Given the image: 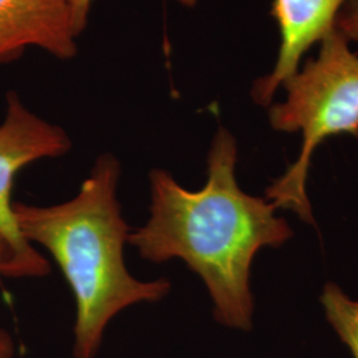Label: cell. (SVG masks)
Masks as SVG:
<instances>
[{"label":"cell","instance_id":"obj_1","mask_svg":"<svg viewBox=\"0 0 358 358\" xmlns=\"http://www.w3.org/2000/svg\"><path fill=\"white\" fill-rule=\"evenodd\" d=\"M236 161V140L220 127L207 155L203 189L186 190L166 170H152L150 217L130 232L128 243L153 263L183 260L205 282L215 320L250 332L255 309L252 262L262 248L287 243L294 231L276 217L272 202L239 187Z\"/></svg>","mask_w":358,"mask_h":358},{"label":"cell","instance_id":"obj_2","mask_svg":"<svg viewBox=\"0 0 358 358\" xmlns=\"http://www.w3.org/2000/svg\"><path fill=\"white\" fill-rule=\"evenodd\" d=\"M120 176V161L103 154L71 201L48 207L13 203L24 239L48 250L75 294L73 358H96L120 312L159 301L171 289L166 279L142 282L129 273L124 248L130 227L117 199Z\"/></svg>","mask_w":358,"mask_h":358},{"label":"cell","instance_id":"obj_3","mask_svg":"<svg viewBox=\"0 0 358 358\" xmlns=\"http://www.w3.org/2000/svg\"><path fill=\"white\" fill-rule=\"evenodd\" d=\"M317 57L282 84L284 103H271L269 124L278 131L303 136L297 161L273 180L266 199L278 208L292 210L303 222L315 224L308 199L307 180L313 152L337 134L358 137V55L336 28L320 41Z\"/></svg>","mask_w":358,"mask_h":358},{"label":"cell","instance_id":"obj_4","mask_svg":"<svg viewBox=\"0 0 358 358\" xmlns=\"http://www.w3.org/2000/svg\"><path fill=\"white\" fill-rule=\"evenodd\" d=\"M71 146L64 129L31 112L17 93H8L0 124V234L13 250V279L44 278L51 272L48 260L19 230L11 199L15 178L23 167L43 158L62 157Z\"/></svg>","mask_w":358,"mask_h":358},{"label":"cell","instance_id":"obj_5","mask_svg":"<svg viewBox=\"0 0 358 358\" xmlns=\"http://www.w3.org/2000/svg\"><path fill=\"white\" fill-rule=\"evenodd\" d=\"M348 0H273L272 17L278 22L282 43L273 71L257 78L251 97L269 106L273 94L288 77L299 71L303 55L334 29V20Z\"/></svg>","mask_w":358,"mask_h":358},{"label":"cell","instance_id":"obj_6","mask_svg":"<svg viewBox=\"0 0 358 358\" xmlns=\"http://www.w3.org/2000/svg\"><path fill=\"white\" fill-rule=\"evenodd\" d=\"M69 0H0V63L36 47L57 59L77 53Z\"/></svg>","mask_w":358,"mask_h":358},{"label":"cell","instance_id":"obj_7","mask_svg":"<svg viewBox=\"0 0 358 358\" xmlns=\"http://www.w3.org/2000/svg\"><path fill=\"white\" fill-rule=\"evenodd\" d=\"M327 320L353 358H358V301L352 300L334 282H328L320 296Z\"/></svg>","mask_w":358,"mask_h":358},{"label":"cell","instance_id":"obj_8","mask_svg":"<svg viewBox=\"0 0 358 358\" xmlns=\"http://www.w3.org/2000/svg\"><path fill=\"white\" fill-rule=\"evenodd\" d=\"M13 255L8 242L0 234V275L13 279ZM16 346L13 336L0 329V358H13Z\"/></svg>","mask_w":358,"mask_h":358},{"label":"cell","instance_id":"obj_9","mask_svg":"<svg viewBox=\"0 0 358 358\" xmlns=\"http://www.w3.org/2000/svg\"><path fill=\"white\" fill-rule=\"evenodd\" d=\"M334 28L348 41H358V0H348L337 13Z\"/></svg>","mask_w":358,"mask_h":358},{"label":"cell","instance_id":"obj_10","mask_svg":"<svg viewBox=\"0 0 358 358\" xmlns=\"http://www.w3.org/2000/svg\"><path fill=\"white\" fill-rule=\"evenodd\" d=\"M92 1L93 0H69L72 20H73V29H75L76 36H80L88 24ZM177 1L186 7H194L196 4V0H177Z\"/></svg>","mask_w":358,"mask_h":358}]
</instances>
